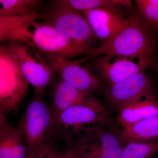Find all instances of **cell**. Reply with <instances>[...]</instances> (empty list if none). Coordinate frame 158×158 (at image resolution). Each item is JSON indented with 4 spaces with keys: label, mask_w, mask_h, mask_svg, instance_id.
<instances>
[{
    "label": "cell",
    "mask_w": 158,
    "mask_h": 158,
    "mask_svg": "<svg viewBox=\"0 0 158 158\" xmlns=\"http://www.w3.org/2000/svg\"><path fill=\"white\" fill-rule=\"evenodd\" d=\"M157 36L136 9H133L122 29L114 37L95 48L92 59L106 55L136 56L156 63Z\"/></svg>",
    "instance_id": "obj_1"
},
{
    "label": "cell",
    "mask_w": 158,
    "mask_h": 158,
    "mask_svg": "<svg viewBox=\"0 0 158 158\" xmlns=\"http://www.w3.org/2000/svg\"><path fill=\"white\" fill-rule=\"evenodd\" d=\"M39 20H34L15 30L8 41H19L40 52L69 59L89 55L94 48L69 38Z\"/></svg>",
    "instance_id": "obj_2"
},
{
    "label": "cell",
    "mask_w": 158,
    "mask_h": 158,
    "mask_svg": "<svg viewBox=\"0 0 158 158\" xmlns=\"http://www.w3.org/2000/svg\"><path fill=\"white\" fill-rule=\"evenodd\" d=\"M46 90H34L18 125L29 152L51 142L56 115L45 99Z\"/></svg>",
    "instance_id": "obj_3"
},
{
    "label": "cell",
    "mask_w": 158,
    "mask_h": 158,
    "mask_svg": "<svg viewBox=\"0 0 158 158\" xmlns=\"http://www.w3.org/2000/svg\"><path fill=\"white\" fill-rule=\"evenodd\" d=\"M111 123L86 128L66 147L77 158H121L124 144L116 135Z\"/></svg>",
    "instance_id": "obj_4"
},
{
    "label": "cell",
    "mask_w": 158,
    "mask_h": 158,
    "mask_svg": "<svg viewBox=\"0 0 158 158\" xmlns=\"http://www.w3.org/2000/svg\"><path fill=\"white\" fill-rule=\"evenodd\" d=\"M110 120L109 110L94 96L56 115L52 137L59 138L66 144L86 128Z\"/></svg>",
    "instance_id": "obj_5"
},
{
    "label": "cell",
    "mask_w": 158,
    "mask_h": 158,
    "mask_svg": "<svg viewBox=\"0 0 158 158\" xmlns=\"http://www.w3.org/2000/svg\"><path fill=\"white\" fill-rule=\"evenodd\" d=\"M41 53L60 78L78 90L92 95L105 94L107 90L104 81L87 64L83 65L91 59L89 55L72 61L59 56Z\"/></svg>",
    "instance_id": "obj_6"
},
{
    "label": "cell",
    "mask_w": 158,
    "mask_h": 158,
    "mask_svg": "<svg viewBox=\"0 0 158 158\" xmlns=\"http://www.w3.org/2000/svg\"><path fill=\"white\" fill-rule=\"evenodd\" d=\"M5 43L9 46L23 76L34 90H46L56 79L57 73L40 52L19 41Z\"/></svg>",
    "instance_id": "obj_7"
},
{
    "label": "cell",
    "mask_w": 158,
    "mask_h": 158,
    "mask_svg": "<svg viewBox=\"0 0 158 158\" xmlns=\"http://www.w3.org/2000/svg\"><path fill=\"white\" fill-rule=\"evenodd\" d=\"M41 13L40 20L44 23L71 39L93 47L91 44L96 37L81 12L51 2Z\"/></svg>",
    "instance_id": "obj_8"
},
{
    "label": "cell",
    "mask_w": 158,
    "mask_h": 158,
    "mask_svg": "<svg viewBox=\"0 0 158 158\" xmlns=\"http://www.w3.org/2000/svg\"><path fill=\"white\" fill-rule=\"evenodd\" d=\"M93 58L87 65L110 86L153 68L157 63L140 57L116 55H103Z\"/></svg>",
    "instance_id": "obj_9"
},
{
    "label": "cell",
    "mask_w": 158,
    "mask_h": 158,
    "mask_svg": "<svg viewBox=\"0 0 158 158\" xmlns=\"http://www.w3.org/2000/svg\"><path fill=\"white\" fill-rule=\"evenodd\" d=\"M154 95H156L154 83L145 72L110 86L105 94L109 108L117 113L133 102Z\"/></svg>",
    "instance_id": "obj_10"
},
{
    "label": "cell",
    "mask_w": 158,
    "mask_h": 158,
    "mask_svg": "<svg viewBox=\"0 0 158 158\" xmlns=\"http://www.w3.org/2000/svg\"><path fill=\"white\" fill-rule=\"evenodd\" d=\"M27 83L9 46L0 44V109L4 113V107L22 98Z\"/></svg>",
    "instance_id": "obj_11"
},
{
    "label": "cell",
    "mask_w": 158,
    "mask_h": 158,
    "mask_svg": "<svg viewBox=\"0 0 158 158\" xmlns=\"http://www.w3.org/2000/svg\"><path fill=\"white\" fill-rule=\"evenodd\" d=\"M96 37L106 42L118 34L127 22L122 13L106 9L81 12Z\"/></svg>",
    "instance_id": "obj_12"
},
{
    "label": "cell",
    "mask_w": 158,
    "mask_h": 158,
    "mask_svg": "<svg viewBox=\"0 0 158 158\" xmlns=\"http://www.w3.org/2000/svg\"><path fill=\"white\" fill-rule=\"evenodd\" d=\"M51 86L50 102H49L56 116L66 109L86 102L94 95L81 91L59 77Z\"/></svg>",
    "instance_id": "obj_13"
},
{
    "label": "cell",
    "mask_w": 158,
    "mask_h": 158,
    "mask_svg": "<svg viewBox=\"0 0 158 158\" xmlns=\"http://www.w3.org/2000/svg\"><path fill=\"white\" fill-rule=\"evenodd\" d=\"M114 119L116 128H125L145 118L158 116L157 95L141 98L123 108Z\"/></svg>",
    "instance_id": "obj_14"
},
{
    "label": "cell",
    "mask_w": 158,
    "mask_h": 158,
    "mask_svg": "<svg viewBox=\"0 0 158 158\" xmlns=\"http://www.w3.org/2000/svg\"><path fill=\"white\" fill-rule=\"evenodd\" d=\"M114 131L122 143L146 142L158 140V116L145 118L125 128L114 127Z\"/></svg>",
    "instance_id": "obj_15"
},
{
    "label": "cell",
    "mask_w": 158,
    "mask_h": 158,
    "mask_svg": "<svg viewBox=\"0 0 158 158\" xmlns=\"http://www.w3.org/2000/svg\"><path fill=\"white\" fill-rule=\"evenodd\" d=\"M51 2L80 12L106 9L123 14L124 9L130 13L133 10L132 1L128 0H55Z\"/></svg>",
    "instance_id": "obj_16"
},
{
    "label": "cell",
    "mask_w": 158,
    "mask_h": 158,
    "mask_svg": "<svg viewBox=\"0 0 158 158\" xmlns=\"http://www.w3.org/2000/svg\"><path fill=\"white\" fill-rule=\"evenodd\" d=\"M28 150L20 132L12 126L0 131V158H25Z\"/></svg>",
    "instance_id": "obj_17"
},
{
    "label": "cell",
    "mask_w": 158,
    "mask_h": 158,
    "mask_svg": "<svg viewBox=\"0 0 158 158\" xmlns=\"http://www.w3.org/2000/svg\"><path fill=\"white\" fill-rule=\"evenodd\" d=\"M43 2L39 0H0V16L17 17L42 11Z\"/></svg>",
    "instance_id": "obj_18"
},
{
    "label": "cell",
    "mask_w": 158,
    "mask_h": 158,
    "mask_svg": "<svg viewBox=\"0 0 158 158\" xmlns=\"http://www.w3.org/2000/svg\"><path fill=\"white\" fill-rule=\"evenodd\" d=\"M158 152V140L125 144L121 158H151Z\"/></svg>",
    "instance_id": "obj_19"
},
{
    "label": "cell",
    "mask_w": 158,
    "mask_h": 158,
    "mask_svg": "<svg viewBox=\"0 0 158 158\" xmlns=\"http://www.w3.org/2000/svg\"><path fill=\"white\" fill-rule=\"evenodd\" d=\"M41 17V12L17 17L0 16V41L7 42L15 30L31 21L40 20Z\"/></svg>",
    "instance_id": "obj_20"
},
{
    "label": "cell",
    "mask_w": 158,
    "mask_h": 158,
    "mask_svg": "<svg viewBox=\"0 0 158 158\" xmlns=\"http://www.w3.org/2000/svg\"><path fill=\"white\" fill-rule=\"evenodd\" d=\"M136 9L157 36L158 33V0H136Z\"/></svg>",
    "instance_id": "obj_21"
},
{
    "label": "cell",
    "mask_w": 158,
    "mask_h": 158,
    "mask_svg": "<svg viewBox=\"0 0 158 158\" xmlns=\"http://www.w3.org/2000/svg\"><path fill=\"white\" fill-rule=\"evenodd\" d=\"M50 142L42 144L29 152L25 158H51L56 148Z\"/></svg>",
    "instance_id": "obj_22"
},
{
    "label": "cell",
    "mask_w": 158,
    "mask_h": 158,
    "mask_svg": "<svg viewBox=\"0 0 158 158\" xmlns=\"http://www.w3.org/2000/svg\"><path fill=\"white\" fill-rule=\"evenodd\" d=\"M51 158H77L72 152L69 148L66 147V149L63 151H59L56 149L52 154Z\"/></svg>",
    "instance_id": "obj_23"
},
{
    "label": "cell",
    "mask_w": 158,
    "mask_h": 158,
    "mask_svg": "<svg viewBox=\"0 0 158 158\" xmlns=\"http://www.w3.org/2000/svg\"><path fill=\"white\" fill-rule=\"evenodd\" d=\"M11 125L6 116V114L0 109V131L3 128Z\"/></svg>",
    "instance_id": "obj_24"
},
{
    "label": "cell",
    "mask_w": 158,
    "mask_h": 158,
    "mask_svg": "<svg viewBox=\"0 0 158 158\" xmlns=\"http://www.w3.org/2000/svg\"><path fill=\"white\" fill-rule=\"evenodd\" d=\"M153 68L155 69L158 73V63H156L155 65L154 66Z\"/></svg>",
    "instance_id": "obj_25"
},
{
    "label": "cell",
    "mask_w": 158,
    "mask_h": 158,
    "mask_svg": "<svg viewBox=\"0 0 158 158\" xmlns=\"http://www.w3.org/2000/svg\"><path fill=\"white\" fill-rule=\"evenodd\" d=\"M80 158H85V157H81Z\"/></svg>",
    "instance_id": "obj_26"
}]
</instances>
